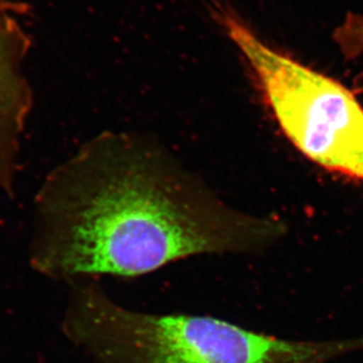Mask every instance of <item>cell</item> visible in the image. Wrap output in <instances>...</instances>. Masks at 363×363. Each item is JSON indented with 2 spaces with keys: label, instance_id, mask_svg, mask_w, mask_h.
Wrapping results in <instances>:
<instances>
[{
  "label": "cell",
  "instance_id": "cell-1",
  "mask_svg": "<svg viewBox=\"0 0 363 363\" xmlns=\"http://www.w3.org/2000/svg\"><path fill=\"white\" fill-rule=\"evenodd\" d=\"M286 233L279 218L225 205L158 140L103 132L44 179L28 259L65 284L138 278L189 257L261 253Z\"/></svg>",
  "mask_w": 363,
  "mask_h": 363
},
{
  "label": "cell",
  "instance_id": "cell-2",
  "mask_svg": "<svg viewBox=\"0 0 363 363\" xmlns=\"http://www.w3.org/2000/svg\"><path fill=\"white\" fill-rule=\"evenodd\" d=\"M67 287L60 329L92 363H329L363 352V336L279 339L213 316L139 312L98 280Z\"/></svg>",
  "mask_w": 363,
  "mask_h": 363
},
{
  "label": "cell",
  "instance_id": "cell-3",
  "mask_svg": "<svg viewBox=\"0 0 363 363\" xmlns=\"http://www.w3.org/2000/svg\"><path fill=\"white\" fill-rule=\"evenodd\" d=\"M213 16L288 140L320 167L363 184V107L353 91L268 46L232 11L216 4Z\"/></svg>",
  "mask_w": 363,
  "mask_h": 363
},
{
  "label": "cell",
  "instance_id": "cell-4",
  "mask_svg": "<svg viewBox=\"0 0 363 363\" xmlns=\"http://www.w3.org/2000/svg\"><path fill=\"white\" fill-rule=\"evenodd\" d=\"M25 0L0 1V191L13 198L21 171V140L33 108L25 72L32 48Z\"/></svg>",
  "mask_w": 363,
  "mask_h": 363
},
{
  "label": "cell",
  "instance_id": "cell-5",
  "mask_svg": "<svg viewBox=\"0 0 363 363\" xmlns=\"http://www.w3.org/2000/svg\"><path fill=\"white\" fill-rule=\"evenodd\" d=\"M333 40L347 60L363 55V17L350 13L333 33ZM354 89L363 92V71L354 79Z\"/></svg>",
  "mask_w": 363,
  "mask_h": 363
},
{
  "label": "cell",
  "instance_id": "cell-6",
  "mask_svg": "<svg viewBox=\"0 0 363 363\" xmlns=\"http://www.w3.org/2000/svg\"><path fill=\"white\" fill-rule=\"evenodd\" d=\"M0 1H4V0H0Z\"/></svg>",
  "mask_w": 363,
  "mask_h": 363
}]
</instances>
